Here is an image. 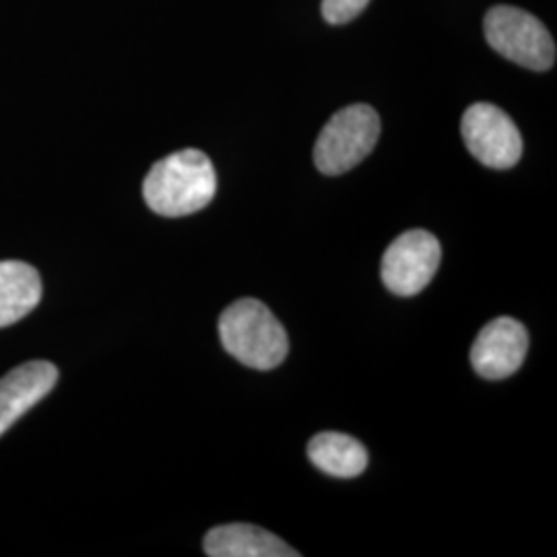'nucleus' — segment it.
Wrapping results in <instances>:
<instances>
[{
    "label": "nucleus",
    "instance_id": "obj_5",
    "mask_svg": "<svg viewBox=\"0 0 557 557\" xmlns=\"http://www.w3.org/2000/svg\"><path fill=\"white\" fill-rule=\"evenodd\" d=\"M442 248L434 234L411 230L400 234L382 257V281L400 298L423 292L438 271Z\"/></svg>",
    "mask_w": 557,
    "mask_h": 557
},
{
    "label": "nucleus",
    "instance_id": "obj_2",
    "mask_svg": "<svg viewBox=\"0 0 557 557\" xmlns=\"http://www.w3.org/2000/svg\"><path fill=\"white\" fill-rule=\"evenodd\" d=\"M220 337L230 356L255 370H273L289 354V338L283 324L255 298L238 299L223 310Z\"/></svg>",
    "mask_w": 557,
    "mask_h": 557
},
{
    "label": "nucleus",
    "instance_id": "obj_10",
    "mask_svg": "<svg viewBox=\"0 0 557 557\" xmlns=\"http://www.w3.org/2000/svg\"><path fill=\"white\" fill-rule=\"evenodd\" d=\"M41 299L40 273L20 260L0 262V329L25 319Z\"/></svg>",
    "mask_w": 557,
    "mask_h": 557
},
{
    "label": "nucleus",
    "instance_id": "obj_3",
    "mask_svg": "<svg viewBox=\"0 0 557 557\" xmlns=\"http://www.w3.org/2000/svg\"><path fill=\"white\" fill-rule=\"evenodd\" d=\"M379 137V112L366 103L347 106L322 128L314 145V163L326 176L345 174L372 153Z\"/></svg>",
    "mask_w": 557,
    "mask_h": 557
},
{
    "label": "nucleus",
    "instance_id": "obj_8",
    "mask_svg": "<svg viewBox=\"0 0 557 557\" xmlns=\"http://www.w3.org/2000/svg\"><path fill=\"white\" fill-rule=\"evenodd\" d=\"M59 370L50 361H27L0 380V436L52 393Z\"/></svg>",
    "mask_w": 557,
    "mask_h": 557
},
{
    "label": "nucleus",
    "instance_id": "obj_9",
    "mask_svg": "<svg viewBox=\"0 0 557 557\" xmlns=\"http://www.w3.org/2000/svg\"><path fill=\"white\" fill-rule=\"evenodd\" d=\"M205 554L211 557H298L277 535L255 524H223L205 537Z\"/></svg>",
    "mask_w": 557,
    "mask_h": 557
},
{
    "label": "nucleus",
    "instance_id": "obj_1",
    "mask_svg": "<svg viewBox=\"0 0 557 557\" xmlns=\"http://www.w3.org/2000/svg\"><path fill=\"white\" fill-rule=\"evenodd\" d=\"M215 193V168L199 149H184L158 161L143 182L147 207L161 218L193 215L205 209Z\"/></svg>",
    "mask_w": 557,
    "mask_h": 557
},
{
    "label": "nucleus",
    "instance_id": "obj_7",
    "mask_svg": "<svg viewBox=\"0 0 557 557\" xmlns=\"http://www.w3.org/2000/svg\"><path fill=\"white\" fill-rule=\"evenodd\" d=\"M527 351L529 333L524 324L499 317L481 329L471 349V363L481 379L504 380L518 372Z\"/></svg>",
    "mask_w": 557,
    "mask_h": 557
},
{
    "label": "nucleus",
    "instance_id": "obj_12",
    "mask_svg": "<svg viewBox=\"0 0 557 557\" xmlns=\"http://www.w3.org/2000/svg\"><path fill=\"white\" fill-rule=\"evenodd\" d=\"M370 0H322V17L331 25H343L356 20Z\"/></svg>",
    "mask_w": 557,
    "mask_h": 557
},
{
    "label": "nucleus",
    "instance_id": "obj_11",
    "mask_svg": "<svg viewBox=\"0 0 557 557\" xmlns=\"http://www.w3.org/2000/svg\"><path fill=\"white\" fill-rule=\"evenodd\" d=\"M308 457L314 467L331 478H358L368 467L366 446L359 440L338 432H322L310 440Z\"/></svg>",
    "mask_w": 557,
    "mask_h": 557
},
{
    "label": "nucleus",
    "instance_id": "obj_6",
    "mask_svg": "<svg viewBox=\"0 0 557 557\" xmlns=\"http://www.w3.org/2000/svg\"><path fill=\"white\" fill-rule=\"evenodd\" d=\"M460 133L471 156L487 168L508 170L522 156L517 124L494 103H473L462 114Z\"/></svg>",
    "mask_w": 557,
    "mask_h": 557
},
{
    "label": "nucleus",
    "instance_id": "obj_4",
    "mask_svg": "<svg viewBox=\"0 0 557 557\" xmlns=\"http://www.w3.org/2000/svg\"><path fill=\"white\" fill-rule=\"evenodd\" d=\"M487 44L504 59L531 71H549L556 62V41L541 21L517 7H494L483 21Z\"/></svg>",
    "mask_w": 557,
    "mask_h": 557
}]
</instances>
